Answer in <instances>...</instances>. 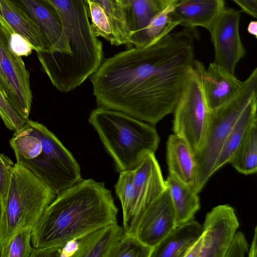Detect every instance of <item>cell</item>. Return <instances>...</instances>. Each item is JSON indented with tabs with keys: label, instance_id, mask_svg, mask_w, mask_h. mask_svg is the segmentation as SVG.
Instances as JSON below:
<instances>
[{
	"label": "cell",
	"instance_id": "cell-16",
	"mask_svg": "<svg viewBox=\"0 0 257 257\" xmlns=\"http://www.w3.org/2000/svg\"><path fill=\"white\" fill-rule=\"evenodd\" d=\"M166 152L169 175L196 191V164L194 155L186 142L175 134L171 135L167 142Z\"/></svg>",
	"mask_w": 257,
	"mask_h": 257
},
{
	"label": "cell",
	"instance_id": "cell-33",
	"mask_svg": "<svg viewBox=\"0 0 257 257\" xmlns=\"http://www.w3.org/2000/svg\"><path fill=\"white\" fill-rule=\"evenodd\" d=\"M0 116L6 127L15 131L22 127L27 120L14 109L1 90Z\"/></svg>",
	"mask_w": 257,
	"mask_h": 257
},
{
	"label": "cell",
	"instance_id": "cell-36",
	"mask_svg": "<svg viewBox=\"0 0 257 257\" xmlns=\"http://www.w3.org/2000/svg\"><path fill=\"white\" fill-rule=\"evenodd\" d=\"M241 9V12L250 16L257 18V0H232Z\"/></svg>",
	"mask_w": 257,
	"mask_h": 257
},
{
	"label": "cell",
	"instance_id": "cell-1",
	"mask_svg": "<svg viewBox=\"0 0 257 257\" xmlns=\"http://www.w3.org/2000/svg\"><path fill=\"white\" fill-rule=\"evenodd\" d=\"M193 29L170 32L105 60L91 77L99 106L153 125L173 113L195 60Z\"/></svg>",
	"mask_w": 257,
	"mask_h": 257
},
{
	"label": "cell",
	"instance_id": "cell-26",
	"mask_svg": "<svg viewBox=\"0 0 257 257\" xmlns=\"http://www.w3.org/2000/svg\"><path fill=\"white\" fill-rule=\"evenodd\" d=\"M100 5L105 10L111 22L115 45L128 44L130 32L127 27L125 8L120 0H86Z\"/></svg>",
	"mask_w": 257,
	"mask_h": 257
},
{
	"label": "cell",
	"instance_id": "cell-20",
	"mask_svg": "<svg viewBox=\"0 0 257 257\" xmlns=\"http://www.w3.org/2000/svg\"><path fill=\"white\" fill-rule=\"evenodd\" d=\"M124 233L123 227L116 223L83 235L79 257H108L111 249Z\"/></svg>",
	"mask_w": 257,
	"mask_h": 257
},
{
	"label": "cell",
	"instance_id": "cell-2",
	"mask_svg": "<svg viewBox=\"0 0 257 257\" xmlns=\"http://www.w3.org/2000/svg\"><path fill=\"white\" fill-rule=\"evenodd\" d=\"M118 209L103 182L83 179L57 194L32 228L34 248L56 246L116 223Z\"/></svg>",
	"mask_w": 257,
	"mask_h": 257
},
{
	"label": "cell",
	"instance_id": "cell-5",
	"mask_svg": "<svg viewBox=\"0 0 257 257\" xmlns=\"http://www.w3.org/2000/svg\"><path fill=\"white\" fill-rule=\"evenodd\" d=\"M257 96V68L244 81L239 92L225 104L210 110L203 144L194 155L196 164V191L198 193L214 174L213 170L222 144L249 101Z\"/></svg>",
	"mask_w": 257,
	"mask_h": 257
},
{
	"label": "cell",
	"instance_id": "cell-9",
	"mask_svg": "<svg viewBox=\"0 0 257 257\" xmlns=\"http://www.w3.org/2000/svg\"><path fill=\"white\" fill-rule=\"evenodd\" d=\"M241 12L225 8L209 30L214 48V62L233 74L237 63L246 53L239 31Z\"/></svg>",
	"mask_w": 257,
	"mask_h": 257
},
{
	"label": "cell",
	"instance_id": "cell-35",
	"mask_svg": "<svg viewBox=\"0 0 257 257\" xmlns=\"http://www.w3.org/2000/svg\"><path fill=\"white\" fill-rule=\"evenodd\" d=\"M248 244L244 234L236 232L226 249L224 257H244L248 252Z\"/></svg>",
	"mask_w": 257,
	"mask_h": 257
},
{
	"label": "cell",
	"instance_id": "cell-27",
	"mask_svg": "<svg viewBox=\"0 0 257 257\" xmlns=\"http://www.w3.org/2000/svg\"><path fill=\"white\" fill-rule=\"evenodd\" d=\"M119 173V177L114 189L116 195L121 203L124 226L129 219L135 200L134 171L128 170Z\"/></svg>",
	"mask_w": 257,
	"mask_h": 257
},
{
	"label": "cell",
	"instance_id": "cell-28",
	"mask_svg": "<svg viewBox=\"0 0 257 257\" xmlns=\"http://www.w3.org/2000/svg\"><path fill=\"white\" fill-rule=\"evenodd\" d=\"M152 249L135 235L124 232L111 249L108 257H151Z\"/></svg>",
	"mask_w": 257,
	"mask_h": 257
},
{
	"label": "cell",
	"instance_id": "cell-7",
	"mask_svg": "<svg viewBox=\"0 0 257 257\" xmlns=\"http://www.w3.org/2000/svg\"><path fill=\"white\" fill-rule=\"evenodd\" d=\"M48 1L58 13L74 56L93 74L102 64L103 51L91 29L86 0Z\"/></svg>",
	"mask_w": 257,
	"mask_h": 257
},
{
	"label": "cell",
	"instance_id": "cell-24",
	"mask_svg": "<svg viewBox=\"0 0 257 257\" xmlns=\"http://www.w3.org/2000/svg\"><path fill=\"white\" fill-rule=\"evenodd\" d=\"M174 6L175 4H171L157 13L132 45L137 48L149 46L170 33L174 28L179 26V22H172L169 17Z\"/></svg>",
	"mask_w": 257,
	"mask_h": 257
},
{
	"label": "cell",
	"instance_id": "cell-14",
	"mask_svg": "<svg viewBox=\"0 0 257 257\" xmlns=\"http://www.w3.org/2000/svg\"><path fill=\"white\" fill-rule=\"evenodd\" d=\"M244 81L237 79L223 67L211 62L202 74V86L210 110L232 99L240 91Z\"/></svg>",
	"mask_w": 257,
	"mask_h": 257
},
{
	"label": "cell",
	"instance_id": "cell-41",
	"mask_svg": "<svg viewBox=\"0 0 257 257\" xmlns=\"http://www.w3.org/2000/svg\"><path fill=\"white\" fill-rule=\"evenodd\" d=\"M2 205H3V202L0 198V221H1V216H2Z\"/></svg>",
	"mask_w": 257,
	"mask_h": 257
},
{
	"label": "cell",
	"instance_id": "cell-39",
	"mask_svg": "<svg viewBox=\"0 0 257 257\" xmlns=\"http://www.w3.org/2000/svg\"><path fill=\"white\" fill-rule=\"evenodd\" d=\"M247 31L249 34L252 35L255 38H257L256 21L252 20L249 23L247 27Z\"/></svg>",
	"mask_w": 257,
	"mask_h": 257
},
{
	"label": "cell",
	"instance_id": "cell-30",
	"mask_svg": "<svg viewBox=\"0 0 257 257\" xmlns=\"http://www.w3.org/2000/svg\"><path fill=\"white\" fill-rule=\"evenodd\" d=\"M91 27L96 37H101L115 45V38L110 20L103 8L96 3L86 2Z\"/></svg>",
	"mask_w": 257,
	"mask_h": 257
},
{
	"label": "cell",
	"instance_id": "cell-19",
	"mask_svg": "<svg viewBox=\"0 0 257 257\" xmlns=\"http://www.w3.org/2000/svg\"><path fill=\"white\" fill-rule=\"evenodd\" d=\"M165 183L175 212L177 226L193 220L200 208L198 193L170 175L165 180Z\"/></svg>",
	"mask_w": 257,
	"mask_h": 257
},
{
	"label": "cell",
	"instance_id": "cell-23",
	"mask_svg": "<svg viewBox=\"0 0 257 257\" xmlns=\"http://www.w3.org/2000/svg\"><path fill=\"white\" fill-rule=\"evenodd\" d=\"M160 11L153 0H129L128 5L125 9L126 23L130 32L128 44L132 45Z\"/></svg>",
	"mask_w": 257,
	"mask_h": 257
},
{
	"label": "cell",
	"instance_id": "cell-25",
	"mask_svg": "<svg viewBox=\"0 0 257 257\" xmlns=\"http://www.w3.org/2000/svg\"><path fill=\"white\" fill-rule=\"evenodd\" d=\"M229 163L238 172L249 175L257 171V121L237 150Z\"/></svg>",
	"mask_w": 257,
	"mask_h": 257
},
{
	"label": "cell",
	"instance_id": "cell-10",
	"mask_svg": "<svg viewBox=\"0 0 257 257\" xmlns=\"http://www.w3.org/2000/svg\"><path fill=\"white\" fill-rule=\"evenodd\" d=\"M133 171L135 200L129 219L122 226L125 233L132 235H134L137 224L145 210L167 189L154 153L147 154Z\"/></svg>",
	"mask_w": 257,
	"mask_h": 257
},
{
	"label": "cell",
	"instance_id": "cell-12",
	"mask_svg": "<svg viewBox=\"0 0 257 257\" xmlns=\"http://www.w3.org/2000/svg\"><path fill=\"white\" fill-rule=\"evenodd\" d=\"M176 226L175 212L166 189L144 212L134 235L143 243L153 248Z\"/></svg>",
	"mask_w": 257,
	"mask_h": 257
},
{
	"label": "cell",
	"instance_id": "cell-18",
	"mask_svg": "<svg viewBox=\"0 0 257 257\" xmlns=\"http://www.w3.org/2000/svg\"><path fill=\"white\" fill-rule=\"evenodd\" d=\"M201 231L202 225L193 219L177 226L153 248L151 257H183Z\"/></svg>",
	"mask_w": 257,
	"mask_h": 257
},
{
	"label": "cell",
	"instance_id": "cell-22",
	"mask_svg": "<svg viewBox=\"0 0 257 257\" xmlns=\"http://www.w3.org/2000/svg\"><path fill=\"white\" fill-rule=\"evenodd\" d=\"M0 15L24 37L36 52H43L44 43L38 27L10 0H0Z\"/></svg>",
	"mask_w": 257,
	"mask_h": 257
},
{
	"label": "cell",
	"instance_id": "cell-3",
	"mask_svg": "<svg viewBox=\"0 0 257 257\" xmlns=\"http://www.w3.org/2000/svg\"><path fill=\"white\" fill-rule=\"evenodd\" d=\"M88 121L97 132L116 170H133L146 155L155 153L160 138L155 125L121 111L99 106Z\"/></svg>",
	"mask_w": 257,
	"mask_h": 257
},
{
	"label": "cell",
	"instance_id": "cell-17",
	"mask_svg": "<svg viewBox=\"0 0 257 257\" xmlns=\"http://www.w3.org/2000/svg\"><path fill=\"white\" fill-rule=\"evenodd\" d=\"M257 96L253 97L245 107L225 138L216 161L213 173L229 163L237 150L257 121Z\"/></svg>",
	"mask_w": 257,
	"mask_h": 257
},
{
	"label": "cell",
	"instance_id": "cell-40",
	"mask_svg": "<svg viewBox=\"0 0 257 257\" xmlns=\"http://www.w3.org/2000/svg\"><path fill=\"white\" fill-rule=\"evenodd\" d=\"M120 1L125 9L128 5L129 0H120Z\"/></svg>",
	"mask_w": 257,
	"mask_h": 257
},
{
	"label": "cell",
	"instance_id": "cell-38",
	"mask_svg": "<svg viewBox=\"0 0 257 257\" xmlns=\"http://www.w3.org/2000/svg\"><path fill=\"white\" fill-rule=\"evenodd\" d=\"M159 10H162L171 4H175L178 0H153Z\"/></svg>",
	"mask_w": 257,
	"mask_h": 257
},
{
	"label": "cell",
	"instance_id": "cell-13",
	"mask_svg": "<svg viewBox=\"0 0 257 257\" xmlns=\"http://www.w3.org/2000/svg\"><path fill=\"white\" fill-rule=\"evenodd\" d=\"M17 162L23 165L47 184L56 195L82 178L80 169H76L40 155L26 159L14 152Z\"/></svg>",
	"mask_w": 257,
	"mask_h": 257
},
{
	"label": "cell",
	"instance_id": "cell-4",
	"mask_svg": "<svg viewBox=\"0 0 257 257\" xmlns=\"http://www.w3.org/2000/svg\"><path fill=\"white\" fill-rule=\"evenodd\" d=\"M56 195L29 169L17 162L14 164L9 191L2 205L0 256L18 232L36 224Z\"/></svg>",
	"mask_w": 257,
	"mask_h": 257
},
{
	"label": "cell",
	"instance_id": "cell-15",
	"mask_svg": "<svg viewBox=\"0 0 257 257\" xmlns=\"http://www.w3.org/2000/svg\"><path fill=\"white\" fill-rule=\"evenodd\" d=\"M225 8L224 0H178L169 17L171 21H178L185 28L201 27L209 31Z\"/></svg>",
	"mask_w": 257,
	"mask_h": 257
},
{
	"label": "cell",
	"instance_id": "cell-29",
	"mask_svg": "<svg viewBox=\"0 0 257 257\" xmlns=\"http://www.w3.org/2000/svg\"><path fill=\"white\" fill-rule=\"evenodd\" d=\"M10 144L14 152L26 159L36 158L40 155L42 151L40 140L30 134L24 125L15 131Z\"/></svg>",
	"mask_w": 257,
	"mask_h": 257
},
{
	"label": "cell",
	"instance_id": "cell-37",
	"mask_svg": "<svg viewBox=\"0 0 257 257\" xmlns=\"http://www.w3.org/2000/svg\"><path fill=\"white\" fill-rule=\"evenodd\" d=\"M257 228L255 226L254 228V235L250 247L248 249L247 255L248 257H256L257 255V246H256V238H257Z\"/></svg>",
	"mask_w": 257,
	"mask_h": 257
},
{
	"label": "cell",
	"instance_id": "cell-11",
	"mask_svg": "<svg viewBox=\"0 0 257 257\" xmlns=\"http://www.w3.org/2000/svg\"><path fill=\"white\" fill-rule=\"evenodd\" d=\"M239 226L234 209L219 205L206 215L198 239L199 257H224L227 247Z\"/></svg>",
	"mask_w": 257,
	"mask_h": 257
},
{
	"label": "cell",
	"instance_id": "cell-34",
	"mask_svg": "<svg viewBox=\"0 0 257 257\" xmlns=\"http://www.w3.org/2000/svg\"><path fill=\"white\" fill-rule=\"evenodd\" d=\"M14 164L10 158L0 153V198L2 202L9 191Z\"/></svg>",
	"mask_w": 257,
	"mask_h": 257
},
{
	"label": "cell",
	"instance_id": "cell-8",
	"mask_svg": "<svg viewBox=\"0 0 257 257\" xmlns=\"http://www.w3.org/2000/svg\"><path fill=\"white\" fill-rule=\"evenodd\" d=\"M0 90L14 109L28 119L32 102L29 73L22 57L12 50L1 26Z\"/></svg>",
	"mask_w": 257,
	"mask_h": 257
},
{
	"label": "cell",
	"instance_id": "cell-6",
	"mask_svg": "<svg viewBox=\"0 0 257 257\" xmlns=\"http://www.w3.org/2000/svg\"><path fill=\"white\" fill-rule=\"evenodd\" d=\"M204 69L202 63L195 59L173 112V134L186 142L194 155L205 137L210 112L202 86Z\"/></svg>",
	"mask_w": 257,
	"mask_h": 257
},
{
	"label": "cell",
	"instance_id": "cell-31",
	"mask_svg": "<svg viewBox=\"0 0 257 257\" xmlns=\"http://www.w3.org/2000/svg\"><path fill=\"white\" fill-rule=\"evenodd\" d=\"M32 229L26 228L18 232L1 257H30L34 248L31 243Z\"/></svg>",
	"mask_w": 257,
	"mask_h": 257
},
{
	"label": "cell",
	"instance_id": "cell-32",
	"mask_svg": "<svg viewBox=\"0 0 257 257\" xmlns=\"http://www.w3.org/2000/svg\"><path fill=\"white\" fill-rule=\"evenodd\" d=\"M0 26L8 36L10 46L15 53L22 57L28 56L32 53L34 50L32 45L7 21L2 22Z\"/></svg>",
	"mask_w": 257,
	"mask_h": 257
},
{
	"label": "cell",
	"instance_id": "cell-21",
	"mask_svg": "<svg viewBox=\"0 0 257 257\" xmlns=\"http://www.w3.org/2000/svg\"><path fill=\"white\" fill-rule=\"evenodd\" d=\"M24 125L30 134L40 140L42 149L40 156L74 168L80 169L71 152L46 126L29 118Z\"/></svg>",
	"mask_w": 257,
	"mask_h": 257
}]
</instances>
